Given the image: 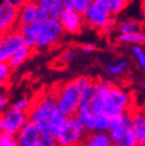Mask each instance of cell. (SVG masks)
I'll return each instance as SVG.
<instances>
[{
    "instance_id": "cell-1",
    "label": "cell",
    "mask_w": 145,
    "mask_h": 146,
    "mask_svg": "<svg viewBox=\"0 0 145 146\" xmlns=\"http://www.w3.org/2000/svg\"><path fill=\"white\" fill-rule=\"evenodd\" d=\"M131 95L108 81L95 82L94 94L90 100V111L102 113L107 118L122 114L128 111Z\"/></svg>"
},
{
    "instance_id": "cell-2",
    "label": "cell",
    "mask_w": 145,
    "mask_h": 146,
    "mask_svg": "<svg viewBox=\"0 0 145 146\" xmlns=\"http://www.w3.org/2000/svg\"><path fill=\"white\" fill-rule=\"evenodd\" d=\"M89 81H90L89 77L80 76L67 83H64L60 88V90L55 94L57 111L61 112L67 118L71 115H75L78 107L81 92L83 89V87Z\"/></svg>"
},
{
    "instance_id": "cell-3",
    "label": "cell",
    "mask_w": 145,
    "mask_h": 146,
    "mask_svg": "<svg viewBox=\"0 0 145 146\" xmlns=\"http://www.w3.org/2000/svg\"><path fill=\"white\" fill-rule=\"evenodd\" d=\"M57 111L55 94L45 93L31 101V107L27 111V119L38 127L41 132L48 131L49 119Z\"/></svg>"
},
{
    "instance_id": "cell-4",
    "label": "cell",
    "mask_w": 145,
    "mask_h": 146,
    "mask_svg": "<svg viewBox=\"0 0 145 146\" xmlns=\"http://www.w3.org/2000/svg\"><path fill=\"white\" fill-rule=\"evenodd\" d=\"M64 31L60 23V20L48 19L44 23H42L41 31L36 39L35 49L36 50H45L54 46L56 43L62 38Z\"/></svg>"
},
{
    "instance_id": "cell-5",
    "label": "cell",
    "mask_w": 145,
    "mask_h": 146,
    "mask_svg": "<svg viewBox=\"0 0 145 146\" xmlns=\"http://www.w3.org/2000/svg\"><path fill=\"white\" fill-rule=\"evenodd\" d=\"M86 133V129L77 121L75 115L68 116L62 133L56 138V144L57 146H77L82 144Z\"/></svg>"
},
{
    "instance_id": "cell-6",
    "label": "cell",
    "mask_w": 145,
    "mask_h": 146,
    "mask_svg": "<svg viewBox=\"0 0 145 146\" xmlns=\"http://www.w3.org/2000/svg\"><path fill=\"white\" fill-rule=\"evenodd\" d=\"M24 46L23 36L18 29L0 35V62L7 63L12 55Z\"/></svg>"
},
{
    "instance_id": "cell-7",
    "label": "cell",
    "mask_w": 145,
    "mask_h": 146,
    "mask_svg": "<svg viewBox=\"0 0 145 146\" xmlns=\"http://www.w3.org/2000/svg\"><path fill=\"white\" fill-rule=\"evenodd\" d=\"M26 120H27L26 113L9 107L1 114V123H0V127H1L3 132L16 135L19 132V129L23 127V125L26 122Z\"/></svg>"
},
{
    "instance_id": "cell-8",
    "label": "cell",
    "mask_w": 145,
    "mask_h": 146,
    "mask_svg": "<svg viewBox=\"0 0 145 146\" xmlns=\"http://www.w3.org/2000/svg\"><path fill=\"white\" fill-rule=\"evenodd\" d=\"M130 128H131V112L127 111L122 114L110 118V126H108V129H107V134L114 144Z\"/></svg>"
},
{
    "instance_id": "cell-9",
    "label": "cell",
    "mask_w": 145,
    "mask_h": 146,
    "mask_svg": "<svg viewBox=\"0 0 145 146\" xmlns=\"http://www.w3.org/2000/svg\"><path fill=\"white\" fill-rule=\"evenodd\" d=\"M59 20L63 27V31L70 35L80 33L84 25L82 14L77 13L74 9H70V7H64Z\"/></svg>"
},
{
    "instance_id": "cell-10",
    "label": "cell",
    "mask_w": 145,
    "mask_h": 146,
    "mask_svg": "<svg viewBox=\"0 0 145 146\" xmlns=\"http://www.w3.org/2000/svg\"><path fill=\"white\" fill-rule=\"evenodd\" d=\"M111 17L112 16L110 12L93 1L82 14L83 23L86 25H88L89 27H93V29H99V30Z\"/></svg>"
},
{
    "instance_id": "cell-11",
    "label": "cell",
    "mask_w": 145,
    "mask_h": 146,
    "mask_svg": "<svg viewBox=\"0 0 145 146\" xmlns=\"http://www.w3.org/2000/svg\"><path fill=\"white\" fill-rule=\"evenodd\" d=\"M18 20V7L9 0H3L0 4V35L13 30Z\"/></svg>"
},
{
    "instance_id": "cell-12",
    "label": "cell",
    "mask_w": 145,
    "mask_h": 146,
    "mask_svg": "<svg viewBox=\"0 0 145 146\" xmlns=\"http://www.w3.org/2000/svg\"><path fill=\"white\" fill-rule=\"evenodd\" d=\"M16 138L19 146H33L39 144L41 131L35 123H32L27 119L26 122L23 125V127L16 134Z\"/></svg>"
},
{
    "instance_id": "cell-13",
    "label": "cell",
    "mask_w": 145,
    "mask_h": 146,
    "mask_svg": "<svg viewBox=\"0 0 145 146\" xmlns=\"http://www.w3.org/2000/svg\"><path fill=\"white\" fill-rule=\"evenodd\" d=\"M38 11V6L35 0H29L18 9V20L17 25H27L36 21V13Z\"/></svg>"
},
{
    "instance_id": "cell-14",
    "label": "cell",
    "mask_w": 145,
    "mask_h": 146,
    "mask_svg": "<svg viewBox=\"0 0 145 146\" xmlns=\"http://www.w3.org/2000/svg\"><path fill=\"white\" fill-rule=\"evenodd\" d=\"M41 27H42V23H39V21H33L31 24L18 26L19 32L23 36V40H24L25 46L30 48L32 50L35 49L36 39H37V36L41 31Z\"/></svg>"
},
{
    "instance_id": "cell-15",
    "label": "cell",
    "mask_w": 145,
    "mask_h": 146,
    "mask_svg": "<svg viewBox=\"0 0 145 146\" xmlns=\"http://www.w3.org/2000/svg\"><path fill=\"white\" fill-rule=\"evenodd\" d=\"M131 129L138 144L145 140V112H131Z\"/></svg>"
},
{
    "instance_id": "cell-16",
    "label": "cell",
    "mask_w": 145,
    "mask_h": 146,
    "mask_svg": "<svg viewBox=\"0 0 145 146\" xmlns=\"http://www.w3.org/2000/svg\"><path fill=\"white\" fill-rule=\"evenodd\" d=\"M82 146H114L107 132H90L86 134Z\"/></svg>"
},
{
    "instance_id": "cell-17",
    "label": "cell",
    "mask_w": 145,
    "mask_h": 146,
    "mask_svg": "<svg viewBox=\"0 0 145 146\" xmlns=\"http://www.w3.org/2000/svg\"><path fill=\"white\" fill-rule=\"evenodd\" d=\"M66 122H67V116H64L61 112L56 111L49 119L48 122V131L51 133L55 138H57L66 126Z\"/></svg>"
},
{
    "instance_id": "cell-18",
    "label": "cell",
    "mask_w": 145,
    "mask_h": 146,
    "mask_svg": "<svg viewBox=\"0 0 145 146\" xmlns=\"http://www.w3.org/2000/svg\"><path fill=\"white\" fill-rule=\"evenodd\" d=\"M32 54V49L27 48V46H21L19 50H17L16 52H14L12 55V57L9 60V62H7V64H9V67L12 69H18L21 64H23L24 62H26L29 58H30Z\"/></svg>"
},
{
    "instance_id": "cell-19",
    "label": "cell",
    "mask_w": 145,
    "mask_h": 146,
    "mask_svg": "<svg viewBox=\"0 0 145 146\" xmlns=\"http://www.w3.org/2000/svg\"><path fill=\"white\" fill-rule=\"evenodd\" d=\"M118 42L122 44H131V45H145V31H134L130 33H119Z\"/></svg>"
},
{
    "instance_id": "cell-20",
    "label": "cell",
    "mask_w": 145,
    "mask_h": 146,
    "mask_svg": "<svg viewBox=\"0 0 145 146\" xmlns=\"http://www.w3.org/2000/svg\"><path fill=\"white\" fill-rule=\"evenodd\" d=\"M94 86H95V82L89 81L83 87V89L81 92V96H80V102H78L77 111H86V109H90V100H92V96L94 94Z\"/></svg>"
},
{
    "instance_id": "cell-21",
    "label": "cell",
    "mask_w": 145,
    "mask_h": 146,
    "mask_svg": "<svg viewBox=\"0 0 145 146\" xmlns=\"http://www.w3.org/2000/svg\"><path fill=\"white\" fill-rule=\"evenodd\" d=\"M142 21H139L138 19H127L117 25V30L119 31V33H130L142 30Z\"/></svg>"
},
{
    "instance_id": "cell-22",
    "label": "cell",
    "mask_w": 145,
    "mask_h": 146,
    "mask_svg": "<svg viewBox=\"0 0 145 146\" xmlns=\"http://www.w3.org/2000/svg\"><path fill=\"white\" fill-rule=\"evenodd\" d=\"M127 67H128V62L126 60H119L108 65L107 71H108V74H111L113 76H119L126 71Z\"/></svg>"
},
{
    "instance_id": "cell-23",
    "label": "cell",
    "mask_w": 145,
    "mask_h": 146,
    "mask_svg": "<svg viewBox=\"0 0 145 146\" xmlns=\"http://www.w3.org/2000/svg\"><path fill=\"white\" fill-rule=\"evenodd\" d=\"M113 145L114 146H138V141H137L132 129L130 128L127 132L122 135L118 141H115Z\"/></svg>"
},
{
    "instance_id": "cell-24",
    "label": "cell",
    "mask_w": 145,
    "mask_h": 146,
    "mask_svg": "<svg viewBox=\"0 0 145 146\" xmlns=\"http://www.w3.org/2000/svg\"><path fill=\"white\" fill-rule=\"evenodd\" d=\"M31 101L32 100H30L27 96H21V98H19V99H17L16 101H14L10 107L13 108V109H17V111L27 113V111L31 107Z\"/></svg>"
},
{
    "instance_id": "cell-25",
    "label": "cell",
    "mask_w": 145,
    "mask_h": 146,
    "mask_svg": "<svg viewBox=\"0 0 145 146\" xmlns=\"http://www.w3.org/2000/svg\"><path fill=\"white\" fill-rule=\"evenodd\" d=\"M131 52L133 54L134 58L140 65V68L145 70V50L140 45H132L131 46Z\"/></svg>"
},
{
    "instance_id": "cell-26",
    "label": "cell",
    "mask_w": 145,
    "mask_h": 146,
    "mask_svg": "<svg viewBox=\"0 0 145 146\" xmlns=\"http://www.w3.org/2000/svg\"><path fill=\"white\" fill-rule=\"evenodd\" d=\"M128 0H110V13L111 16H117L126 7Z\"/></svg>"
},
{
    "instance_id": "cell-27",
    "label": "cell",
    "mask_w": 145,
    "mask_h": 146,
    "mask_svg": "<svg viewBox=\"0 0 145 146\" xmlns=\"http://www.w3.org/2000/svg\"><path fill=\"white\" fill-rule=\"evenodd\" d=\"M64 9V4L62 0H57V1L54 4V6L49 10V19H55V20H59L61 13Z\"/></svg>"
},
{
    "instance_id": "cell-28",
    "label": "cell",
    "mask_w": 145,
    "mask_h": 146,
    "mask_svg": "<svg viewBox=\"0 0 145 146\" xmlns=\"http://www.w3.org/2000/svg\"><path fill=\"white\" fill-rule=\"evenodd\" d=\"M0 146H19L16 135L1 132L0 133Z\"/></svg>"
},
{
    "instance_id": "cell-29",
    "label": "cell",
    "mask_w": 145,
    "mask_h": 146,
    "mask_svg": "<svg viewBox=\"0 0 145 146\" xmlns=\"http://www.w3.org/2000/svg\"><path fill=\"white\" fill-rule=\"evenodd\" d=\"M39 143L42 146H57L56 144V138L49 132V131H45V132H41V139Z\"/></svg>"
},
{
    "instance_id": "cell-30",
    "label": "cell",
    "mask_w": 145,
    "mask_h": 146,
    "mask_svg": "<svg viewBox=\"0 0 145 146\" xmlns=\"http://www.w3.org/2000/svg\"><path fill=\"white\" fill-rule=\"evenodd\" d=\"M90 3H92V0H72L71 9H74L80 14H83L84 11L87 10V7L90 5Z\"/></svg>"
},
{
    "instance_id": "cell-31",
    "label": "cell",
    "mask_w": 145,
    "mask_h": 146,
    "mask_svg": "<svg viewBox=\"0 0 145 146\" xmlns=\"http://www.w3.org/2000/svg\"><path fill=\"white\" fill-rule=\"evenodd\" d=\"M117 25H118L117 20L111 17V18L108 19L102 26H101L100 32L102 33V35H108V33H111L113 30H115V29H117Z\"/></svg>"
},
{
    "instance_id": "cell-32",
    "label": "cell",
    "mask_w": 145,
    "mask_h": 146,
    "mask_svg": "<svg viewBox=\"0 0 145 146\" xmlns=\"http://www.w3.org/2000/svg\"><path fill=\"white\" fill-rule=\"evenodd\" d=\"M57 1V0H35L36 5L38 6V9L44 10L47 12H49V10L54 6V4Z\"/></svg>"
},
{
    "instance_id": "cell-33",
    "label": "cell",
    "mask_w": 145,
    "mask_h": 146,
    "mask_svg": "<svg viewBox=\"0 0 145 146\" xmlns=\"http://www.w3.org/2000/svg\"><path fill=\"white\" fill-rule=\"evenodd\" d=\"M10 72H11V68L9 67V64L0 62V80L7 81V78L10 76Z\"/></svg>"
},
{
    "instance_id": "cell-34",
    "label": "cell",
    "mask_w": 145,
    "mask_h": 146,
    "mask_svg": "<svg viewBox=\"0 0 145 146\" xmlns=\"http://www.w3.org/2000/svg\"><path fill=\"white\" fill-rule=\"evenodd\" d=\"M76 58V51L75 50H72V49H68V50H66L62 54V56H61V60L63 61V62H67V63H70V62H72Z\"/></svg>"
},
{
    "instance_id": "cell-35",
    "label": "cell",
    "mask_w": 145,
    "mask_h": 146,
    "mask_svg": "<svg viewBox=\"0 0 145 146\" xmlns=\"http://www.w3.org/2000/svg\"><path fill=\"white\" fill-rule=\"evenodd\" d=\"M7 108H9V99L3 90H0V114H3Z\"/></svg>"
},
{
    "instance_id": "cell-36",
    "label": "cell",
    "mask_w": 145,
    "mask_h": 146,
    "mask_svg": "<svg viewBox=\"0 0 145 146\" xmlns=\"http://www.w3.org/2000/svg\"><path fill=\"white\" fill-rule=\"evenodd\" d=\"M98 49H99L98 45L93 44V43H86V44L81 45V51L84 54H93V52H95Z\"/></svg>"
},
{
    "instance_id": "cell-37",
    "label": "cell",
    "mask_w": 145,
    "mask_h": 146,
    "mask_svg": "<svg viewBox=\"0 0 145 146\" xmlns=\"http://www.w3.org/2000/svg\"><path fill=\"white\" fill-rule=\"evenodd\" d=\"M49 19V13L44 10L38 9L37 13H36V21H39V23H44L45 20Z\"/></svg>"
},
{
    "instance_id": "cell-38",
    "label": "cell",
    "mask_w": 145,
    "mask_h": 146,
    "mask_svg": "<svg viewBox=\"0 0 145 146\" xmlns=\"http://www.w3.org/2000/svg\"><path fill=\"white\" fill-rule=\"evenodd\" d=\"M92 1L98 4L99 6L102 7V9H105L106 11L110 12V0H92Z\"/></svg>"
},
{
    "instance_id": "cell-39",
    "label": "cell",
    "mask_w": 145,
    "mask_h": 146,
    "mask_svg": "<svg viewBox=\"0 0 145 146\" xmlns=\"http://www.w3.org/2000/svg\"><path fill=\"white\" fill-rule=\"evenodd\" d=\"M9 1H10L12 5H14L16 7H18V9H19V7H20L21 5L25 4L26 1H29V0H9Z\"/></svg>"
},
{
    "instance_id": "cell-40",
    "label": "cell",
    "mask_w": 145,
    "mask_h": 146,
    "mask_svg": "<svg viewBox=\"0 0 145 146\" xmlns=\"http://www.w3.org/2000/svg\"><path fill=\"white\" fill-rule=\"evenodd\" d=\"M63 4H64V7H72V0H62Z\"/></svg>"
},
{
    "instance_id": "cell-41",
    "label": "cell",
    "mask_w": 145,
    "mask_h": 146,
    "mask_svg": "<svg viewBox=\"0 0 145 146\" xmlns=\"http://www.w3.org/2000/svg\"><path fill=\"white\" fill-rule=\"evenodd\" d=\"M142 89H143V102H144V106H145V81L142 84Z\"/></svg>"
},
{
    "instance_id": "cell-42",
    "label": "cell",
    "mask_w": 145,
    "mask_h": 146,
    "mask_svg": "<svg viewBox=\"0 0 145 146\" xmlns=\"http://www.w3.org/2000/svg\"><path fill=\"white\" fill-rule=\"evenodd\" d=\"M5 84H6V81H3V80H0V90H3V89H4Z\"/></svg>"
},
{
    "instance_id": "cell-43",
    "label": "cell",
    "mask_w": 145,
    "mask_h": 146,
    "mask_svg": "<svg viewBox=\"0 0 145 146\" xmlns=\"http://www.w3.org/2000/svg\"><path fill=\"white\" fill-rule=\"evenodd\" d=\"M138 146H145V140H144V141H142V143H139V144H138Z\"/></svg>"
},
{
    "instance_id": "cell-44",
    "label": "cell",
    "mask_w": 145,
    "mask_h": 146,
    "mask_svg": "<svg viewBox=\"0 0 145 146\" xmlns=\"http://www.w3.org/2000/svg\"><path fill=\"white\" fill-rule=\"evenodd\" d=\"M143 9H144V11H145V0H143Z\"/></svg>"
},
{
    "instance_id": "cell-45",
    "label": "cell",
    "mask_w": 145,
    "mask_h": 146,
    "mask_svg": "<svg viewBox=\"0 0 145 146\" xmlns=\"http://www.w3.org/2000/svg\"><path fill=\"white\" fill-rule=\"evenodd\" d=\"M0 123H1V114H0ZM0 128H1V127H0Z\"/></svg>"
},
{
    "instance_id": "cell-46",
    "label": "cell",
    "mask_w": 145,
    "mask_h": 146,
    "mask_svg": "<svg viewBox=\"0 0 145 146\" xmlns=\"http://www.w3.org/2000/svg\"><path fill=\"white\" fill-rule=\"evenodd\" d=\"M33 146H42V145H41V143H39V144H37V145H33Z\"/></svg>"
},
{
    "instance_id": "cell-47",
    "label": "cell",
    "mask_w": 145,
    "mask_h": 146,
    "mask_svg": "<svg viewBox=\"0 0 145 146\" xmlns=\"http://www.w3.org/2000/svg\"><path fill=\"white\" fill-rule=\"evenodd\" d=\"M1 132H3V131H1V128H0V133H1Z\"/></svg>"
}]
</instances>
